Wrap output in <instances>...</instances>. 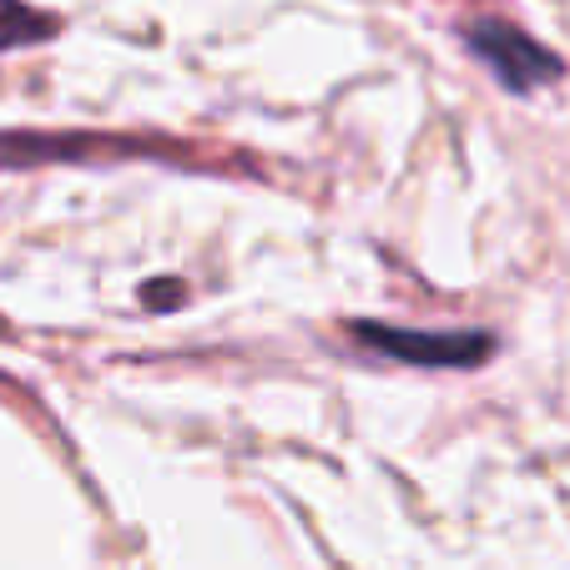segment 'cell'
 <instances>
[{
    "label": "cell",
    "instance_id": "obj_1",
    "mask_svg": "<svg viewBox=\"0 0 570 570\" xmlns=\"http://www.w3.org/2000/svg\"><path fill=\"white\" fill-rule=\"evenodd\" d=\"M344 338L364 354H379L389 364H410V368H480L495 354V334L484 328H450V334H434V328H399V323H374V318H348Z\"/></svg>",
    "mask_w": 570,
    "mask_h": 570
},
{
    "label": "cell",
    "instance_id": "obj_2",
    "mask_svg": "<svg viewBox=\"0 0 570 570\" xmlns=\"http://www.w3.org/2000/svg\"><path fill=\"white\" fill-rule=\"evenodd\" d=\"M460 41L510 97H530V91L556 87L560 76H566V61H560L550 46H540L530 31L500 21V16H474V21H464Z\"/></svg>",
    "mask_w": 570,
    "mask_h": 570
},
{
    "label": "cell",
    "instance_id": "obj_3",
    "mask_svg": "<svg viewBox=\"0 0 570 570\" xmlns=\"http://www.w3.org/2000/svg\"><path fill=\"white\" fill-rule=\"evenodd\" d=\"M61 36V16L56 11H36L26 0H0V51H26Z\"/></svg>",
    "mask_w": 570,
    "mask_h": 570
},
{
    "label": "cell",
    "instance_id": "obj_4",
    "mask_svg": "<svg viewBox=\"0 0 570 570\" xmlns=\"http://www.w3.org/2000/svg\"><path fill=\"white\" fill-rule=\"evenodd\" d=\"M177 303H187L183 278H151L141 288V308H177Z\"/></svg>",
    "mask_w": 570,
    "mask_h": 570
}]
</instances>
